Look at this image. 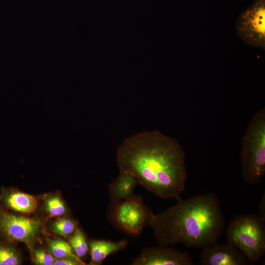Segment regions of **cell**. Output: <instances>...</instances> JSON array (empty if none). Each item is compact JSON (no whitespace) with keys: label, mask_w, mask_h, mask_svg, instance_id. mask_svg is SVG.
<instances>
[{"label":"cell","mask_w":265,"mask_h":265,"mask_svg":"<svg viewBox=\"0 0 265 265\" xmlns=\"http://www.w3.org/2000/svg\"><path fill=\"white\" fill-rule=\"evenodd\" d=\"M185 160L182 146L159 130L129 136L116 151L119 171L132 174L139 185L163 199H181L187 178Z\"/></svg>","instance_id":"6da1fadb"},{"label":"cell","mask_w":265,"mask_h":265,"mask_svg":"<svg viewBox=\"0 0 265 265\" xmlns=\"http://www.w3.org/2000/svg\"><path fill=\"white\" fill-rule=\"evenodd\" d=\"M225 225L218 197L206 193L180 199L165 211L154 213L150 226L159 245L197 248L218 241Z\"/></svg>","instance_id":"7a4b0ae2"},{"label":"cell","mask_w":265,"mask_h":265,"mask_svg":"<svg viewBox=\"0 0 265 265\" xmlns=\"http://www.w3.org/2000/svg\"><path fill=\"white\" fill-rule=\"evenodd\" d=\"M240 154L244 181L256 184L265 173V108L252 118L242 140Z\"/></svg>","instance_id":"3957f363"},{"label":"cell","mask_w":265,"mask_h":265,"mask_svg":"<svg viewBox=\"0 0 265 265\" xmlns=\"http://www.w3.org/2000/svg\"><path fill=\"white\" fill-rule=\"evenodd\" d=\"M226 238L249 262H256L265 253V219L253 213L237 215L229 223Z\"/></svg>","instance_id":"277c9868"},{"label":"cell","mask_w":265,"mask_h":265,"mask_svg":"<svg viewBox=\"0 0 265 265\" xmlns=\"http://www.w3.org/2000/svg\"><path fill=\"white\" fill-rule=\"evenodd\" d=\"M154 213L145 205L140 195L111 202L108 216L112 225L129 236L137 237L150 225Z\"/></svg>","instance_id":"5b68a950"},{"label":"cell","mask_w":265,"mask_h":265,"mask_svg":"<svg viewBox=\"0 0 265 265\" xmlns=\"http://www.w3.org/2000/svg\"><path fill=\"white\" fill-rule=\"evenodd\" d=\"M42 230L39 219L10 212L0 204V236L6 241L24 243L32 255L33 245Z\"/></svg>","instance_id":"8992f818"},{"label":"cell","mask_w":265,"mask_h":265,"mask_svg":"<svg viewBox=\"0 0 265 265\" xmlns=\"http://www.w3.org/2000/svg\"><path fill=\"white\" fill-rule=\"evenodd\" d=\"M237 33L248 45L265 50V0H256L239 16Z\"/></svg>","instance_id":"52a82bcc"},{"label":"cell","mask_w":265,"mask_h":265,"mask_svg":"<svg viewBox=\"0 0 265 265\" xmlns=\"http://www.w3.org/2000/svg\"><path fill=\"white\" fill-rule=\"evenodd\" d=\"M132 265H192L190 255L169 246L159 245L144 248Z\"/></svg>","instance_id":"ba28073f"},{"label":"cell","mask_w":265,"mask_h":265,"mask_svg":"<svg viewBox=\"0 0 265 265\" xmlns=\"http://www.w3.org/2000/svg\"><path fill=\"white\" fill-rule=\"evenodd\" d=\"M201 253L202 265H246L248 261L244 254L233 245L217 242L207 245Z\"/></svg>","instance_id":"9c48e42d"},{"label":"cell","mask_w":265,"mask_h":265,"mask_svg":"<svg viewBox=\"0 0 265 265\" xmlns=\"http://www.w3.org/2000/svg\"><path fill=\"white\" fill-rule=\"evenodd\" d=\"M0 204L5 209L23 213L34 212L38 206L35 197L15 190H4L0 194Z\"/></svg>","instance_id":"30bf717a"},{"label":"cell","mask_w":265,"mask_h":265,"mask_svg":"<svg viewBox=\"0 0 265 265\" xmlns=\"http://www.w3.org/2000/svg\"><path fill=\"white\" fill-rule=\"evenodd\" d=\"M128 241H112L106 239H92L89 243L91 261L90 264L98 265L103 263L108 256L124 249Z\"/></svg>","instance_id":"8fae6325"},{"label":"cell","mask_w":265,"mask_h":265,"mask_svg":"<svg viewBox=\"0 0 265 265\" xmlns=\"http://www.w3.org/2000/svg\"><path fill=\"white\" fill-rule=\"evenodd\" d=\"M139 185L137 180L132 174L120 172L118 176L108 186L111 202H118L133 195L134 190Z\"/></svg>","instance_id":"7c38bea8"},{"label":"cell","mask_w":265,"mask_h":265,"mask_svg":"<svg viewBox=\"0 0 265 265\" xmlns=\"http://www.w3.org/2000/svg\"><path fill=\"white\" fill-rule=\"evenodd\" d=\"M68 238L69 243L75 255L80 259L85 257L88 252V245L83 232L77 227Z\"/></svg>","instance_id":"4fadbf2b"},{"label":"cell","mask_w":265,"mask_h":265,"mask_svg":"<svg viewBox=\"0 0 265 265\" xmlns=\"http://www.w3.org/2000/svg\"><path fill=\"white\" fill-rule=\"evenodd\" d=\"M48 245L51 254L56 259L67 257H77L69 243L60 238L49 239Z\"/></svg>","instance_id":"5bb4252c"},{"label":"cell","mask_w":265,"mask_h":265,"mask_svg":"<svg viewBox=\"0 0 265 265\" xmlns=\"http://www.w3.org/2000/svg\"><path fill=\"white\" fill-rule=\"evenodd\" d=\"M0 242V265H18L21 263L20 255L8 241Z\"/></svg>","instance_id":"9a60e30c"},{"label":"cell","mask_w":265,"mask_h":265,"mask_svg":"<svg viewBox=\"0 0 265 265\" xmlns=\"http://www.w3.org/2000/svg\"><path fill=\"white\" fill-rule=\"evenodd\" d=\"M77 228L76 222L69 218H62L53 222L52 231L65 238H69Z\"/></svg>","instance_id":"2e32d148"},{"label":"cell","mask_w":265,"mask_h":265,"mask_svg":"<svg viewBox=\"0 0 265 265\" xmlns=\"http://www.w3.org/2000/svg\"><path fill=\"white\" fill-rule=\"evenodd\" d=\"M45 208L51 216H61L66 212L63 201L57 195L50 196L46 200Z\"/></svg>","instance_id":"e0dca14e"},{"label":"cell","mask_w":265,"mask_h":265,"mask_svg":"<svg viewBox=\"0 0 265 265\" xmlns=\"http://www.w3.org/2000/svg\"><path fill=\"white\" fill-rule=\"evenodd\" d=\"M33 259L34 262L38 265H53L54 259L52 254L45 250L39 248L33 251Z\"/></svg>","instance_id":"ac0fdd59"},{"label":"cell","mask_w":265,"mask_h":265,"mask_svg":"<svg viewBox=\"0 0 265 265\" xmlns=\"http://www.w3.org/2000/svg\"><path fill=\"white\" fill-rule=\"evenodd\" d=\"M81 259L77 257H67L54 260V265H84Z\"/></svg>","instance_id":"d6986e66"},{"label":"cell","mask_w":265,"mask_h":265,"mask_svg":"<svg viewBox=\"0 0 265 265\" xmlns=\"http://www.w3.org/2000/svg\"><path fill=\"white\" fill-rule=\"evenodd\" d=\"M265 196H263L261 202L259 204V212L260 213V216L265 219Z\"/></svg>","instance_id":"ffe728a7"}]
</instances>
